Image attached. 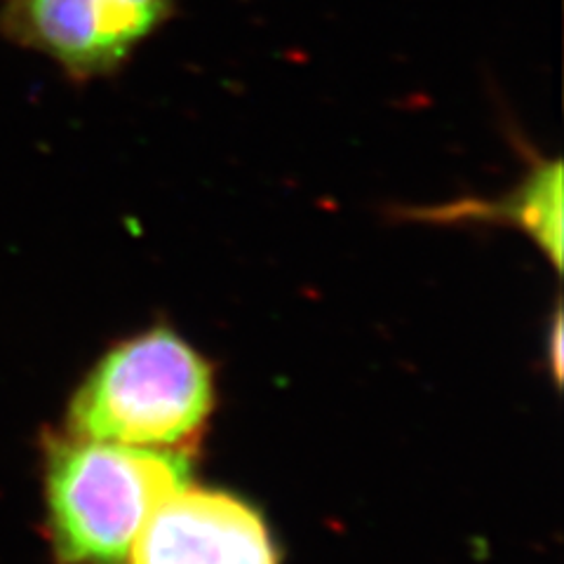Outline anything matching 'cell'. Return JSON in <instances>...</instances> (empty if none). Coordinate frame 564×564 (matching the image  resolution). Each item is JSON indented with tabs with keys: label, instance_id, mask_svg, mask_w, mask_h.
Here are the masks:
<instances>
[{
	"label": "cell",
	"instance_id": "cell-3",
	"mask_svg": "<svg viewBox=\"0 0 564 564\" xmlns=\"http://www.w3.org/2000/svg\"><path fill=\"white\" fill-rule=\"evenodd\" d=\"M176 10V0H6L0 33L74 83L111 78Z\"/></svg>",
	"mask_w": 564,
	"mask_h": 564
},
{
	"label": "cell",
	"instance_id": "cell-5",
	"mask_svg": "<svg viewBox=\"0 0 564 564\" xmlns=\"http://www.w3.org/2000/svg\"><path fill=\"white\" fill-rule=\"evenodd\" d=\"M429 219L440 221H489L520 226L543 247L555 267L562 261V163L557 158H541L522 182L497 200H466L429 212Z\"/></svg>",
	"mask_w": 564,
	"mask_h": 564
},
{
	"label": "cell",
	"instance_id": "cell-4",
	"mask_svg": "<svg viewBox=\"0 0 564 564\" xmlns=\"http://www.w3.org/2000/svg\"><path fill=\"white\" fill-rule=\"evenodd\" d=\"M130 564H280L269 524L240 497L182 487L137 534Z\"/></svg>",
	"mask_w": 564,
	"mask_h": 564
},
{
	"label": "cell",
	"instance_id": "cell-1",
	"mask_svg": "<svg viewBox=\"0 0 564 564\" xmlns=\"http://www.w3.org/2000/svg\"><path fill=\"white\" fill-rule=\"evenodd\" d=\"M186 449L137 447L68 435L47 449L45 499L62 564H128L141 527L191 482Z\"/></svg>",
	"mask_w": 564,
	"mask_h": 564
},
{
	"label": "cell",
	"instance_id": "cell-2",
	"mask_svg": "<svg viewBox=\"0 0 564 564\" xmlns=\"http://www.w3.org/2000/svg\"><path fill=\"white\" fill-rule=\"evenodd\" d=\"M215 408V379L196 348L167 327L120 341L95 365L68 408L70 435L186 449Z\"/></svg>",
	"mask_w": 564,
	"mask_h": 564
}]
</instances>
